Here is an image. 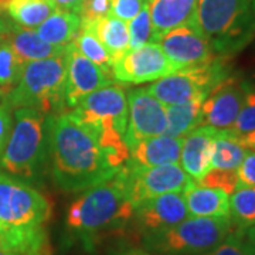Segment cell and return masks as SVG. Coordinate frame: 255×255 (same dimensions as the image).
<instances>
[{
	"instance_id": "obj_1",
	"label": "cell",
	"mask_w": 255,
	"mask_h": 255,
	"mask_svg": "<svg viewBox=\"0 0 255 255\" xmlns=\"http://www.w3.org/2000/svg\"><path fill=\"white\" fill-rule=\"evenodd\" d=\"M48 157L53 180L68 193L90 190L107 182L129 160L111 150L64 112L50 117Z\"/></svg>"
},
{
	"instance_id": "obj_2",
	"label": "cell",
	"mask_w": 255,
	"mask_h": 255,
	"mask_svg": "<svg viewBox=\"0 0 255 255\" xmlns=\"http://www.w3.org/2000/svg\"><path fill=\"white\" fill-rule=\"evenodd\" d=\"M135 206L129 197L122 167L107 182L87 190L67 211V227L91 248L105 230L118 228L133 219Z\"/></svg>"
},
{
	"instance_id": "obj_3",
	"label": "cell",
	"mask_w": 255,
	"mask_h": 255,
	"mask_svg": "<svg viewBox=\"0 0 255 255\" xmlns=\"http://www.w3.org/2000/svg\"><path fill=\"white\" fill-rule=\"evenodd\" d=\"M189 24L216 54L230 58L255 38V0H197Z\"/></svg>"
},
{
	"instance_id": "obj_4",
	"label": "cell",
	"mask_w": 255,
	"mask_h": 255,
	"mask_svg": "<svg viewBox=\"0 0 255 255\" xmlns=\"http://www.w3.org/2000/svg\"><path fill=\"white\" fill-rule=\"evenodd\" d=\"M50 117L31 108L13 114V129L0 159V169L21 180H34L48 159Z\"/></svg>"
},
{
	"instance_id": "obj_5",
	"label": "cell",
	"mask_w": 255,
	"mask_h": 255,
	"mask_svg": "<svg viewBox=\"0 0 255 255\" xmlns=\"http://www.w3.org/2000/svg\"><path fill=\"white\" fill-rule=\"evenodd\" d=\"M67 115L91 132L105 147L130 156L124 140L128 127V98L121 82H112L90 94Z\"/></svg>"
},
{
	"instance_id": "obj_6",
	"label": "cell",
	"mask_w": 255,
	"mask_h": 255,
	"mask_svg": "<svg viewBox=\"0 0 255 255\" xmlns=\"http://www.w3.org/2000/svg\"><path fill=\"white\" fill-rule=\"evenodd\" d=\"M65 58L64 55L24 65L21 78L1 102L11 110L31 108L44 115L64 114L65 105Z\"/></svg>"
},
{
	"instance_id": "obj_7",
	"label": "cell",
	"mask_w": 255,
	"mask_h": 255,
	"mask_svg": "<svg viewBox=\"0 0 255 255\" xmlns=\"http://www.w3.org/2000/svg\"><path fill=\"white\" fill-rule=\"evenodd\" d=\"M234 230L230 217H190L146 236V246L164 255H201L221 244Z\"/></svg>"
},
{
	"instance_id": "obj_8",
	"label": "cell",
	"mask_w": 255,
	"mask_h": 255,
	"mask_svg": "<svg viewBox=\"0 0 255 255\" xmlns=\"http://www.w3.org/2000/svg\"><path fill=\"white\" fill-rule=\"evenodd\" d=\"M53 207L47 197L30 184L0 172V224L14 230L46 228Z\"/></svg>"
},
{
	"instance_id": "obj_9",
	"label": "cell",
	"mask_w": 255,
	"mask_h": 255,
	"mask_svg": "<svg viewBox=\"0 0 255 255\" xmlns=\"http://www.w3.org/2000/svg\"><path fill=\"white\" fill-rule=\"evenodd\" d=\"M227 60L226 57H219L209 64L182 68L153 81L147 87V91L166 107L206 98L219 82L230 75L226 64Z\"/></svg>"
},
{
	"instance_id": "obj_10",
	"label": "cell",
	"mask_w": 255,
	"mask_h": 255,
	"mask_svg": "<svg viewBox=\"0 0 255 255\" xmlns=\"http://www.w3.org/2000/svg\"><path fill=\"white\" fill-rule=\"evenodd\" d=\"M122 172L135 207L142 201L166 193H184L196 183L177 163L142 166L129 159L122 166Z\"/></svg>"
},
{
	"instance_id": "obj_11",
	"label": "cell",
	"mask_w": 255,
	"mask_h": 255,
	"mask_svg": "<svg viewBox=\"0 0 255 255\" xmlns=\"http://www.w3.org/2000/svg\"><path fill=\"white\" fill-rule=\"evenodd\" d=\"M180 68L164 54L160 44L147 43L145 46L129 50L118 61L112 64L114 80L121 84H146L163 78Z\"/></svg>"
},
{
	"instance_id": "obj_12",
	"label": "cell",
	"mask_w": 255,
	"mask_h": 255,
	"mask_svg": "<svg viewBox=\"0 0 255 255\" xmlns=\"http://www.w3.org/2000/svg\"><path fill=\"white\" fill-rule=\"evenodd\" d=\"M128 127L124 140L130 149L139 140L164 135L167 127L166 105L147 91L135 88L128 92Z\"/></svg>"
},
{
	"instance_id": "obj_13",
	"label": "cell",
	"mask_w": 255,
	"mask_h": 255,
	"mask_svg": "<svg viewBox=\"0 0 255 255\" xmlns=\"http://www.w3.org/2000/svg\"><path fill=\"white\" fill-rule=\"evenodd\" d=\"M65 105L75 108L85 97L114 82L110 71L90 61L74 47L73 43L65 46Z\"/></svg>"
},
{
	"instance_id": "obj_14",
	"label": "cell",
	"mask_w": 255,
	"mask_h": 255,
	"mask_svg": "<svg viewBox=\"0 0 255 255\" xmlns=\"http://www.w3.org/2000/svg\"><path fill=\"white\" fill-rule=\"evenodd\" d=\"M247 90L248 84L233 75L219 82L203 102L201 125L219 130L231 129L243 108Z\"/></svg>"
},
{
	"instance_id": "obj_15",
	"label": "cell",
	"mask_w": 255,
	"mask_h": 255,
	"mask_svg": "<svg viewBox=\"0 0 255 255\" xmlns=\"http://www.w3.org/2000/svg\"><path fill=\"white\" fill-rule=\"evenodd\" d=\"M189 217L184 193H166L152 197L137 204L133 213L137 230L145 236L169 230Z\"/></svg>"
},
{
	"instance_id": "obj_16",
	"label": "cell",
	"mask_w": 255,
	"mask_h": 255,
	"mask_svg": "<svg viewBox=\"0 0 255 255\" xmlns=\"http://www.w3.org/2000/svg\"><path fill=\"white\" fill-rule=\"evenodd\" d=\"M164 54L180 70L209 64L219 58L210 43L190 24H184L164 34L160 40Z\"/></svg>"
},
{
	"instance_id": "obj_17",
	"label": "cell",
	"mask_w": 255,
	"mask_h": 255,
	"mask_svg": "<svg viewBox=\"0 0 255 255\" xmlns=\"http://www.w3.org/2000/svg\"><path fill=\"white\" fill-rule=\"evenodd\" d=\"M219 129L200 125L183 137L180 163L182 169L196 183L211 169L213 140Z\"/></svg>"
},
{
	"instance_id": "obj_18",
	"label": "cell",
	"mask_w": 255,
	"mask_h": 255,
	"mask_svg": "<svg viewBox=\"0 0 255 255\" xmlns=\"http://www.w3.org/2000/svg\"><path fill=\"white\" fill-rule=\"evenodd\" d=\"M182 145V137H172L167 135L147 137L139 140L136 145L129 149L130 160L142 166L179 163Z\"/></svg>"
},
{
	"instance_id": "obj_19",
	"label": "cell",
	"mask_w": 255,
	"mask_h": 255,
	"mask_svg": "<svg viewBox=\"0 0 255 255\" xmlns=\"http://www.w3.org/2000/svg\"><path fill=\"white\" fill-rule=\"evenodd\" d=\"M197 0H150V17L155 41L174 28L189 24Z\"/></svg>"
},
{
	"instance_id": "obj_20",
	"label": "cell",
	"mask_w": 255,
	"mask_h": 255,
	"mask_svg": "<svg viewBox=\"0 0 255 255\" xmlns=\"http://www.w3.org/2000/svg\"><path fill=\"white\" fill-rule=\"evenodd\" d=\"M4 40L9 43L11 48L14 50V53L18 55V58L24 64L30 61L61 57L65 51V47L53 46L38 36L36 30L21 27L14 21Z\"/></svg>"
},
{
	"instance_id": "obj_21",
	"label": "cell",
	"mask_w": 255,
	"mask_h": 255,
	"mask_svg": "<svg viewBox=\"0 0 255 255\" xmlns=\"http://www.w3.org/2000/svg\"><path fill=\"white\" fill-rule=\"evenodd\" d=\"M190 217H230V196L226 191L194 183L184 191Z\"/></svg>"
},
{
	"instance_id": "obj_22",
	"label": "cell",
	"mask_w": 255,
	"mask_h": 255,
	"mask_svg": "<svg viewBox=\"0 0 255 255\" xmlns=\"http://www.w3.org/2000/svg\"><path fill=\"white\" fill-rule=\"evenodd\" d=\"M90 28L95 36L98 37L102 46L107 48L108 54L111 55L112 64L118 61L122 55L129 51V28L125 21L108 14L105 17L94 21L90 26H82Z\"/></svg>"
},
{
	"instance_id": "obj_23",
	"label": "cell",
	"mask_w": 255,
	"mask_h": 255,
	"mask_svg": "<svg viewBox=\"0 0 255 255\" xmlns=\"http://www.w3.org/2000/svg\"><path fill=\"white\" fill-rule=\"evenodd\" d=\"M81 27V18L77 13L57 7L54 13L37 27L36 31L47 43L65 47L73 43Z\"/></svg>"
},
{
	"instance_id": "obj_24",
	"label": "cell",
	"mask_w": 255,
	"mask_h": 255,
	"mask_svg": "<svg viewBox=\"0 0 255 255\" xmlns=\"http://www.w3.org/2000/svg\"><path fill=\"white\" fill-rule=\"evenodd\" d=\"M57 9L51 0H0V11L21 27L37 28Z\"/></svg>"
},
{
	"instance_id": "obj_25",
	"label": "cell",
	"mask_w": 255,
	"mask_h": 255,
	"mask_svg": "<svg viewBox=\"0 0 255 255\" xmlns=\"http://www.w3.org/2000/svg\"><path fill=\"white\" fill-rule=\"evenodd\" d=\"M247 147L241 136L236 135L230 129L217 130L213 140L211 150V167L224 170H237L246 156Z\"/></svg>"
},
{
	"instance_id": "obj_26",
	"label": "cell",
	"mask_w": 255,
	"mask_h": 255,
	"mask_svg": "<svg viewBox=\"0 0 255 255\" xmlns=\"http://www.w3.org/2000/svg\"><path fill=\"white\" fill-rule=\"evenodd\" d=\"M206 98L180 104V105H167V127L164 135L172 137H184L193 129L201 125V108Z\"/></svg>"
},
{
	"instance_id": "obj_27",
	"label": "cell",
	"mask_w": 255,
	"mask_h": 255,
	"mask_svg": "<svg viewBox=\"0 0 255 255\" xmlns=\"http://www.w3.org/2000/svg\"><path fill=\"white\" fill-rule=\"evenodd\" d=\"M230 219L238 230L255 226V187H238L230 197Z\"/></svg>"
},
{
	"instance_id": "obj_28",
	"label": "cell",
	"mask_w": 255,
	"mask_h": 255,
	"mask_svg": "<svg viewBox=\"0 0 255 255\" xmlns=\"http://www.w3.org/2000/svg\"><path fill=\"white\" fill-rule=\"evenodd\" d=\"M24 65L6 40L0 41V100L20 81Z\"/></svg>"
},
{
	"instance_id": "obj_29",
	"label": "cell",
	"mask_w": 255,
	"mask_h": 255,
	"mask_svg": "<svg viewBox=\"0 0 255 255\" xmlns=\"http://www.w3.org/2000/svg\"><path fill=\"white\" fill-rule=\"evenodd\" d=\"M73 44L90 61L97 64L101 68L112 73L111 71V68H112L111 55L108 54L107 48L102 46V43L98 40V37L95 36L90 28L81 27L80 33L74 38Z\"/></svg>"
},
{
	"instance_id": "obj_30",
	"label": "cell",
	"mask_w": 255,
	"mask_h": 255,
	"mask_svg": "<svg viewBox=\"0 0 255 255\" xmlns=\"http://www.w3.org/2000/svg\"><path fill=\"white\" fill-rule=\"evenodd\" d=\"M128 23H129L128 28L130 38L129 50H135L150 41H155V33H153L152 17H150V0H146L142 10Z\"/></svg>"
},
{
	"instance_id": "obj_31",
	"label": "cell",
	"mask_w": 255,
	"mask_h": 255,
	"mask_svg": "<svg viewBox=\"0 0 255 255\" xmlns=\"http://www.w3.org/2000/svg\"><path fill=\"white\" fill-rule=\"evenodd\" d=\"M230 130L234 132L238 136H243L246 133L255 130V90L251 88L250 85L247 90L243 108L240 111L237 119Z\"/></svg>"
},
{
	"instance_id": "obj_32",
	"label": "cell",
	"mask_w": 255,
	"mask_h": 255,
	"mask_svg": "<svg viewBox=\"0 0 255 255\" xmlns=\"http://www.w3.org/2000/svg\"><path fill=\"white\" fill-rule=\"evenodd\" d=\"M199 184L206 186V187L219 189V190L226 191L228 196H231L237 189V170H224V169L211 167L209 172L203 176Z\"/></svg>"
},
{
	"instance_id": "obj_33",
	"label": "cell",
	"mask_w": 255,
	"mask_h": 255,
	"mask_svg": "<svg viewBox=\"0 0 255 255\" xmlns=\"http://www.w3.org/2000/svg\"><path fill=\"white\" fill-rule=\"evenodd\" d=\"M111 14L110 0H81L78 16L82 26H90L94 21Z\"/></svg>"
},
{
	"instance_id": "obj_34",
	"label": "cell",
	"mask_w": 255,
	"mask_h": 255,
	"mask_svg": "<svg viewBox=\"0 0 255 255\" xmlns=\"http://www.w3.org/2000/svg\"><path fill=\"white\" fill-rule=\"evenodd\" d=\"M243 230L236 228L221 244L213 248L211 251L201 255H247L246 250L243 247Z\"/></svg>"
},
{
	"instance_id": "obj_35",
	"label": "cell",
	"mask_w": 255,
	"mask_h": 255,
	"mask_svg": "<svg viewBox=\"0 0 255 255\" xmlns=\"http://www.w3.org/2000/svg\"><path fill=\"white\" fill-rule=\"evenodd\" d=\"M111 14L122 21H130L142 10L146 0H110Z\"/></svg>"
},
{
	"instance_id": "obj_36",
	"label": "cell",
	"mask_w": 255,
	"mask_h": 255,
	"mask_svg": "<svg viewBox=\"0 0 255 255\" xmlns=\"http://www.w3.org/2000/svg\"><path fill=\"white\" fill-rule=\"evenodd\" d=\"M238 187H255V150L248 149L237 169Z\"/></svg>"
},
{
	"instance_id": "obj_37",
	"label": "cell",
	"mask_w": 255,
	"mask_h": 255,
	"mask_svg": "<svg viewBox=\"0 0 255 255\" xmlns=\"http://www.w3.org/2000/svg\"><path fill=\"white\" fill-rule=\"evenodd\" d=\"M13 110L4 102L0 104V159L9 142L10 133L13 129Z\"/></svg>"
},
{
	"instance_id": "obj_38",
	"label": "cell",
	"mask_w": 255,
	"mask_h": 255,
	"mask_svg": "<svg viewBox=\"0 0 255 255\" xmlns=\"http://www.w3.org/2000/svg\"><path fill=\"white\" fill-rule=\"evenodd\" d=\"M243 247L247 255H255V228L251 227L243 233Z\"/></svg>"
},
{
	"instance_id": "obj_39",
	"label": "cell",
	"mask_w": 255,
	"mask_h": 255,
	"mask_svg": "<svg viewBox=\"0 0 255 255\" xmlns=\"http://www.w3.org/2000/svg\"><path fill=\"white\" fill-rule=\"evenodd\" d=\"M58 9L68 10V11H73L77 13L80 11V6H81V0H51Z\"/></svg>"
},
{
	"instance_id": "obj_40",
	"label": "cell",
	"mask_w": 255,
	"mask_h": 255,
	"mask_svg": "<svg viewBox=\"0 0 255 255\" xmlns=\"http://www.w3.org/2000/svg\"><path fill=\"white\" fill-rule=\"evenodd\" d=\"M11 24H13V21H11L10 18L4 17L3 13L0 11V41L4 40V38L7 37Z\"/></svg>"
},
{
	"instance_id": "obj_41",
	"label": "cell",
	"mask_w": 255,
	"mask_h": 255,
	"mask_svg": "<svg viewBox=\"0 0 255 255\" xmlns=\"http://www.w3.org/2000/svg\"><path fill=\"white\" fill-rule=\"evenodd\" d=\"M241 140H243V143H244L248 149L255 150V130L254 132H250V133L243 135V136H241Z\"/></svg>"
},
{
	"instance_id": "obj_42",
	"label": "cell",
	"mask_w": 255,
	"mask_h": 255,
	"mask_svg": "<svg viewBox=\"0 0 255 255\" xmlns=\"http://www.w3.org/2000/svg\"><path fill=\"white\" fill-rule=\"evenodd\" d=\"M124 255H147L143 251H139V250H132V251H128Z\"/></svg>"
},
{
	"instance_id": "obj_43",
	"label": "cell",
	"mask_w": 255,
	"mask_h": 255,
	"mask_svg": "<svg viewBox=\"0 0 255 255\" xmlns=\"http://www.w3.org/2000/svg\"><path fill=\"white\" fill-rule=\"evenodd\" d=\"M0 255H17V254H13V253H6V251H0Z\"/></svg>"
},
{
	"instance_id": "obj_44",
	"label": "cell",
	"mask_w": 255,
	"mask_h": 255,
	"mask_svg": "<svg viewBox=\"0 0 255 255\" xmlns=\"http://www.w3.org/2000/svg\"><path fill=\"white\" fill-rule=\"evenodd\" d=\"M254 228H255V226H254Z\"/></svg>"
}]
</instances>
